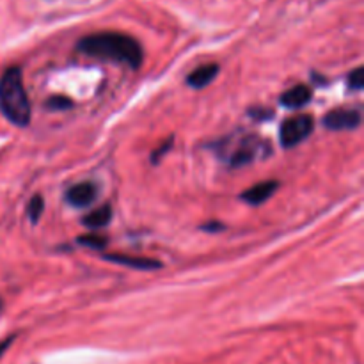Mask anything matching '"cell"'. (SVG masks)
<instances>
[{"label":"cell","instance_id":"5b68a950","mask_svg":"<svg viewBox=\"0 0 364 364\" xmlns=\"http://www.w3.org/2000/svg\"><path fill=\"white\" fill-rule=\"evenodd\" d=\"M323 125L327 130H356L360 125V112L349 111V108H340V111H330L323 118Z\"/></svg>","mask_w":364,"mask_h":364},{"label":"cell","instance_id":"52a82bcc","mask_svg":"<svg viewBox=\"0 0 364 364\" xmlns=\"http://www.w3.org/2000/svg\"><path fill=\"white\" fill-rule=\"evenodd\" d=\"M96 187L92 183L73 185L66 192V201L75 208H85L96 200Z\"/></svg>","mask_w":364,"mask_h":364},{"label":"cell","instance_id":"8fae6325","mask_svg":"<svg viewBox=\"0 0 364 364\" xmlns=\"http://www.w3.org/2000/svg\"><path fill=\"white\" fill-rule=\"evenodd\" d=\"M112 218V208L111 204H104V206L96 208L94 211L85 215L82 218V223H84L85 227L89 230H100V227H105L108 223H111Z\"/></svg>","mask_w":364,"mask_h":364},{"label":"cell","instance_id":"8992f818","mask_svg":"<svg viewBox=\"0 0 364 364\" xmlns=\"http://www.w3.org/2000/svg\"><path fill=\"white\" fill-rule=\"evenodd\" d=\"M105 260L112 261V263L125 265V267H130L135 270H157L160 269V261L153 260V258H142V256H130V254H105Z\"/></svg>","mask_w":364,"mask_h":364},{"label":"cell","instance_id":"d6986e66","mask_svg":"<svg viewBox=\"0 0 364 364\" xmlns=\"http://www.w3.org/2000/svg\"><path fill=\"white\" fill-rule=\"evenodd\" d=\"M0 309H2V300H0Z\"/></svg>","mask_w":364,"mask_h":364},{"label":"cell","instance_id":"7a4b0ae2","mask_svg":"<svg viewBox=\"0 0 364 364\" xmlns=\"http://www.w3.org/2000/svg\"><path fill=\"white\" fill-rule=\"evenodd\" d=\"M0 111L16 127L31 123V102L18 68H9L0 78Z\"/></svg>","mask_w":364,"mask_h":364},{"label":"cell","instance_id":"30bf717a","mask_svg":"<svg viewBox=\"0 0 364 364\" xmlns=\"http://www.w3.org/2000/svg\"><path fill=\"white\" fill-rule=\"evenodd\" d=\"M218 66L217 64H206L197 68L196 71H192L187 77V84L194 89H203L217 77Z\"/></svg>","mask_w":364,"mask_h":364},{"label":"cell","instance_id":"ac0fdd59","mask_svg":"<svg viewBox=\"0 0 364 364\" xmlns=\"http://www.w3.org/2000/svg\"><path fill=\"white\" fill-rule=\"evenodd\" d=\"M13 343V337H8V340H4V342H0V357H2V354L8 350V346Z\"/></svg>","mask_w":364,"mask_h":364},{"label":"cell","instance_id":"7c38bea8","mask_svg":"<svg viewBox=\"0 0 364 364\" xmlns=\"http://www.w3.org/2000/svg\"><path fill=\"white\" fill-rule=\"evenodd\" d=\"M77 241L78 244H82V246L89 247V249H96V251H102L105 246H107V238L100 237V234H84V237H78Z\"/></svg>","mask_w":364,"mask_h":364},{"label":"cell","instance_id":"4fadbf2b","mask_svg":"<svg viewBox=\"0 0 364 364\" xmlns=\"http://www.w3.org/2000/svg\"><path fill=\"white\" fill-rule=\"evenodd\" d=\"M43 210H45V201H43V197L38 194V196L32 197L31 203H29V217H31L32 223H38L39 218H41Z\"/></svg>","mask_w":364,"mask_h":364},{"label":"cell","instance_id":"e0dca14e","mask_svg":"<svg viewBox=\"0 0 364 364\" xmlns=\"http://www.w3.org/2000/svg\"><path fill=\"white\" fill-rule=\"evenodd\" d=\"M204 231H223L224 226L218 223H210V224H204L203 226Z\"/></svg>","mask_w":364,"mask_h":364},{"label":"cell","instance_id":"3957f363","mask_svg":"<svg viewBox=\"0 0 364 364\" xmlns=\"http://www.w3.org/2000/svg\"><path fill=\"white\" fill-rule=\"evenodd\" d=\"M314 128V119L307 114H299L293 115V118L286 119L281 127L279 139L281 144L284 148H293V146L300 144L304 139H307L311 135Z\"/></svg>","mask_w":364,"mask_h":364},{"label":"cell","instance_id":"2e32d148","mask_svg":"<svg viewBox=\"0 0 364 364\" xmlns=\"http://www.w3.org/2000/svg\"><path fill=\"white\" fill-rule=\"evenodd\" d=\"M171 146H173V141H171V139H169V141H167V142H164V144H162L157 151H153V155H151V160H153V162H158V158L164 157V155L167 153V151H169V148H171Z\"/></svg>","mask_w":364,"mask_h":364},{"label":"cell","instance_id":"9c48e42d","mask_svg":"<svg viewBox=\"0 0 364 364\" xmlns=\"http://www.w3.org/2000/svg\"><path fill=\"white\" fill-rule=\"evenodd\" d=\"M311 100V89L307 85H295L281 94V104L286 108H302Z\"/></svg>","mask_w":364,"mask_h":364},{"label":"cell","instance_id":"6da1fadb","mask_svg":"<svg viewBox=\"0 0 364 364\" xmlns=\"http://www.w3.org/2000/svg\"><path fill=\"white\" fill-rule=\"evenodd\" d=\"M78 50L89 57L121 62L134 69L142 64V48L139 41L121 32H96L85 36L78 43Z\"/></svg>","mask_w":364,"mask_h":364},{"label":"cell","instance_id":"9a60e30c","mask_svg":"<svg viewBox=\"0 0 364 364\" xmlns=\"http://www.w3.org/2000/svg\"><path fill=\"white\" fill-rule=\"evenodd\" d=\"M363 85H364V69L363 68L354 69V71L349 75V88L352 89V91H359V89H363Z\"/></svg>","mask_w":364,"mask_h":364},{"label":"cell","instance_id":"ba28073f","mask_svg":"<svg viewBox=\"0 0 364 364\" xmlns=\"http://www.w3.org/2000/svg\"><path fill=\"white\" fill-rule=\"evenodd\" d=\"M277 188H279L277 181H261V183L247 188V190L241 194V201H246L247 204H253V206H258V204H263L265 201L270 200Z\"/></svg>","mask_w":364,"mask_h":364},{"label":"cell","instance_id":"5bb4252c","mask_svg":"<svg viewBox=\"0 0 364 364\" xmlns=\"http://www.w3.org/2000/svg\"><path fill=\"white\" fill-rule=\"evenodd\" d=\"M45 105L46 108H52V111H66V108L73 107V102L69 98H64V96H54Z\"/></svg>","mask_w":364,"mask_h":364},{"label":"cell","instance_id":"277c9868","mask_svg":"<svg viewBox=\"0 0 364 364\" xmlns=\"http://www.w3.org/2000/svg\"><path fill=\"white\" fill-rule=\"evenodd\" d=\"M238 144L237 148L230 151V165L231 167H241V165H247L251 162L256 160V157L260 155L261 148H263V142H261L260 137H244V139H238Z\"/></svg>","mask_w":364,"mask_h":364}]
</instances>
